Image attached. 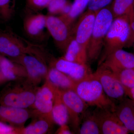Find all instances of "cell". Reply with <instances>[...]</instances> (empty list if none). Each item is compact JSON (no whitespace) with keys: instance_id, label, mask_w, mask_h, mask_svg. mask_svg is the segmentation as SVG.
I'll return each mask as SVG.
<instances>
[{"instance_id":"obj_35","label":"cell","mask_w":134,"mask_h":134,"mask_svg":"<svg viewBox=\"0 0 134 134\" xmlns=\"http://www.w3.org/2000/svg\"></svg>"},{"instance_id":"obj_3","label":"cell","mask_w":134,"mask_h":134,"mask_svg":"<svg viewBox=\"0 0 134 134\" xmlns=\"http://www.w3.org/2000/svg\"><path fill=\"white\" fill-rule=\"evenodd\" d=\"M114 17L110 6L96 13L93 30L87 49L88 61L93 62L100 57L104 41Z\"/></svg>"},{"instance_id":"obj_2","label":"cell","mask_w":134,"mask_h":134,"mask_svg":"<svg viewBox=\"0 0 134 134\" xmlns=\"http://www.w3.org/2000/svg\"><path fill=\"white\" fill-rule=\"evenodd\" d=\"M130 36L128 16L114 18L105 39L98 65L114 51L130 47Z\"/></svg>"},{"instance_id":"obj_25","label":"cell","mask_w":134,"mask_h":134,"mask_svg":"<svg viewBox=\"0 0 134 134\" xmlns=\"http://www.w3.org/2000/svg\"><path fill=\"white\" fill-rule=\"evenodd\" d=\"M81 125L79 134H101L98 122L93 112L86 117Z\"/></svg>"},{"instance_id":"obj_4","label":"cell","mask_w":134,"mask_h":134,"mask_svg":"<svg viewBox=\"0 0 134 134\" xmlns=\"http://www.w3.org/2000/svg\"><path fill=\"white\" fill-rule=\"evenodd\" d=\"M13 32L0 30V54L18 61L24 54L30 53V46Z\"/></svg>"},{"instance_id":"obj_1","label":"cell","mask_w":134,"mask_h":134,"mask_svg":"<svg viewBox=\"0 0 134 134\" xmlns=\"http://www.w3.org/2000/svg\"><path fill=\"white\" fill-rule=\"evenodd\" d=\"M74 91L88 105L115 111V101L107 95L101 84L92 73L77 82Z\"/></svg>"},{"instance_id":"obj_23","label":"cell","mask_w":134,"mask_h":134,"mask_svg":"<svg viewBox=\"0 0 134 134\" xmlns=\"http://www.w3.org/2000/svg\"><path fill=\"white\" fill-rule=\"evenodd\" d=\"M110 8L114 18L128 16L134 10V0H113Z\"/></svg>"},{"instance_id":"obj_16","label":"cell","mask_w":134,"mask_h":134,"mask_svg":"<svg viewBox=\"0 0 134 134\" xmlns=\"http://www.w3.org/2000/svg\"><path fill=\"white\" fill-rule=\"evenodd\" d=\"M36 96V93L29 90L10 92L4 97L3 103L8 106L25 109L33 105Z\"/></svg>"},{"instance_id":"obj_13","label":"cell","mask_w":134,"mask_h":134,"mask_svg":"<svg viewBox=\"0 0 134 134\" xmlns=\"http://www.w3.org/2000/svg\"><path fill=\"white\" fill-rule=\"evenodd\" d=\"M18 62L24 68L29 79L32 81L38 82L48 74V69L45 64L30 54H24Z\"/></svg>"},{"instance_id":"obj_5","label":"cell","mask_w":134,"mask_h":134,"mask_svg":"<svg viewBox=\"0 0 134 134\" xmlns=\"http://www.w3.org/2000/svg\"><path fill=\"white\" fill-rule=\"evenodd\" d=\"M92 75L101 84L104 91L110 98L117 102L126 96L125 87L114 74L102 65H98Z\"/></svg>"},{"instance_id":"obj_29","label":"cell","mask_w":134,"mask_h":134,"mask_svg":"<svg viewBox=\"0 0 134 134\" xmlns=\"http://www.w3.org/2000/svg\"><path fill=\"white\" fill-rule=\"evenodd\" d=\"M113 0H90L88 5L89 11L97 12L104 8L108 7Z\"/></svg>"},{"instance_id":"obj_10","label":"cell","mask_w":134,"mask_h":134,"mask_svg":"<svg viewBox=\"0 0 134 134\" xmlns=\"http://www.w3.org/2000/svg\"><path fill=\"white\" fill-rule=\"evenodd\" d=\"M96 13L87 10L79 18L74 31V37L83 52L87 54Z\"/></svg>"},{"instance_id":"obj_32","label":"cell","mask_w":134,"mask_h":134,"mask_svg":"<svg viewBox=\"0 0 134 134\" xmlns=\"http://www.w3.org/2000/svg\"><path fill=\"white\" fill-rule=\"evenodd\" d=\"M14 128L0 122V134H9L15 133L18 132Z\"/></svg>"},{"instance_id":"obj_31","label":"cell","mask_w":134,"mask_h":134,"mask_svg":"<svg viewBox=\"0 0 134 134\" xmlns=\"http://www.w3.org/2000/svg\"><path fill=\"white\" fill-rule=\"evenodd\" d=\"M130 30V46L134 47V10L128 15Z\"/></svg>"},{"instance_id":"obj_11","label":"cell","mask_w":134,"mask_h":134,"mask_svg":"<svg viewBox=\"0 0 134 134\" xmlns=\"http://www.w3.org/2000/svg\"><path fill=\"white\" fill-rule=\"evenodd\" d=\"M100 65L116 74L134 67V54L122 49H119L108 55Z\"/></svg>"},{"instance_id":"obj_21","label":"cell","mask_w":134,"mask_h":134,"mask_svg":"<svg viewBox=\"0 0 134 134\" xmlns=\"http://www.w3.org/2000/svg\"><path fill=\"white\" fill-rule=\"evenodd\" d=\"M53 119L44 116L32 123L26 127L20 129L19 133L24 134H43L47 132Z\"/></svg>"},{"instance_id":"obj_7","label":"cell","mask_w":134,"mask_h":134,"mask_svg":"<svg viewBox=\"0 0 134 134\" xmlns=\"http://www.w3.org/2000/svg\"><path fill=\"white\" fill-rule=\"evenodd\" d=\"M60 93L62 100L68 109L69 120L72 127L79 132L81 116L85 113L88 105L74 91L60 89Z\"/></svg>"},{"instance_id":"obj_33","label":"cell","mask_w":134,"mask_h":134,"mask_svg":"<svg viewBox=\"0 0 134 134\" xmlns=\"http://www.w3.org/2000/svg\"><path fill=\"white\" fill-rule=\"evenodd\" d=\"M57 133L60 134H71L72 132L70 131L69 128L67 125L60 126V127L58 129Z\"/></svg>"},{"instance_id":"obj_30","label":"cell","mask_w":134,"mask_h":134,"mask_svg":"<svg viewBox=\"0 0 134 134\" xmlns=\"http://www.w3.org/2000/svg\"><path fill=\"white\" fill-rule=\"evenodd\" d=\"M52 0H26L27 7L33 11H38L47 8Z\"/></svg>"},{"instance_id":"obj_15","label":"cell","mask_w":134,"mask_h":134,"mask_svg":"<svg viewBox=\"0 0 134 134\" xmlns=\"http://www.w3.org/2000/svg\"><path fill=\"white\" fill-rule=\"evenodd\" d=\"M120 121L130 133L134 134V103L127 97L118 101L115 111Z\"/></svg>"},{"instance_id":"obj_27","label":"cell","mask_w":134,"mask_h":134,"mask_svg":"<svg viewBox=\"0 0 134 134\" xmlns=\"http://www.w3.org/2000/svg\"><path fill=\"white\" fill-rule=\"evenodd\" d=\"M115 76L125 88L134 86V67L124 70L116 74Z\"/></svg>"},{"instance_id":"obj_14","label":"cell","mask_w":134,"mask_h":134,"mask_svg":"<svg viewBox=\"0 0 134 134\" xmlns=\"http://www.w3.org/2000/svg\"><path fill=\"white\" fill-rule=\"evenodd\" d=\"M24 29L31 38L41 40L44 37L46 29V16L41 14L29 15L24 21Z\"/></svg>"},{"instance_id":"obj_18","label":"cell","mask_w":134,"mask_h":134,"mask_svg":"<svg viewBox=\"0 0 134 134\" xmlns=\"http://www.w3.org/2000/svg\"><path fill=\"white\" fill-rule=\"evenodd\" d=\"M48 81L59 89L63 90H74L76 82L68 76L52 68L48 73Z\"/></svg>"},{"instance_id":"obj_12","label":"cell","mask_w":134,"mask_h":134,"mask_svg":"<svg viewBox=\"0 0 134 134\" xmlns=\"http://www.w3.org/2000/svg\"><path fill=\"white\" fill-rule=\"evenodd\" d=\"M54 67L76 81L86 78L92 73L87 64H79L72 62L63 58L55 60Z\"/></svg>"},{"instance_id":"obj_9","label":"cell","mask_w":134,"mask_h":134,"mask_svg":"<svg viewBox=\"0 0 134 134\" xmlns=\"http://www.w3.org/2000/svg\"><path fill=\"white\" fill-rule=\"evenodd\" d=\"M47 82L36 92L33 105L42 115L53 119L52 110L55 95L59 88L49 81Z\"/></svg>"},{"instance_id":"obj_22","label":"cell","mask_w":134,"mask_h":134,"mask_svg":"<svg viewBox=\"0 0 134 134\" xmlns=\"http://www.w3.org/2000/svg\"><path fill=\"white\" fill-rule=\"evenodd\" d=\"M25 70L23 66H18L7 58L0 55V72L6 79H16L18 72Z\"/></svg>"},{"instance_id":"obj_6","label":"cell","mask_w":134,"mask_h":134,"mask_svg":"<svg viewBox=\"0 0 134 134\" xmlns=\"http://www.w3.org/2000/svg\"><path fill=\"white\" fill-rule=\"evenodd\" d=\"M46 29L57 46L65 51L73 37L71 25L61 17L48 15L46 16Z\"/></svg>"},{"instance_id":"obj_8","label":"cell","mask_w":134,"mask_h":134,"mask_svg":"<svg viewBox=\"0 0 134 134\" xmlns=\"http://www.w3.org/2000/svg\"><path fill=\"white\" fill-rule=\"evenodd\" d=\"M92 112L98 122L101 134L130 133L115 111L96 108Z\"/></svg>"},{"instance_id":"obj_19","label":"cell","mask_w":134,"mask_h":134,"mask_svg":"<svg viewBox=\"0 0 134 134\" xmlns=\"http://www.w3.org/2000/svg\"><path fill=\"white\" fill-rule=\"evenodd\" d=\"M65 59L79 64H87V54L83 52L73 36L65 50L63 57Z\"/></svg>"},{"instance_id":"obj_34","label":"cell","mask_w":134,"mask_h":134,"mask_svg":"<svg viewBox=\"0 0 134 134\" xmlns=\"http://www.w3.org/2000/svg\"><path fill=\"white\" fill-rule=\"evenodd\" d=\"M125 88L126 96L133 100L134 103V86L131 88Z\"/></svg>"},{"instance_id":"obj_20","label":"cell","mask_w":134,"mask_h":134,"mask_svg":"<svg viewBox=\"0 0 134 134\" xmlns=\"http://www.w3.org/2000/svg\"><path fill=\"white\" fill-rule=\"evenodd\" d=\"M52 114L53 121L59 126L67 125L69 121L68 111L62 100L59 89L55 95Z\"/></svg>"},{"instance_id":"obj_17","label":"cell","mask_w":134,"mask_h":134,"mask_svg":"<svg viewBox=\"0 0 134 134\" xmlns=\"http://www.w3.org/2000/svg\"><path fill=\"white\" fill-rule=\"evenodd\" d=\"M30 116L29 111L25 108L6 105L0 107V117L15 125H23L29 119Z\"/></svg>"},{"instance_id":"obj_24","label":"cell","mask_w":134,"mask_h":134,"mask_svg":"<svg viewBox=\"0 0 134 134\" xmlns=\"http://www.w3.org/2000/svg\"><path fill=\"white\" fill-rule=\"evenodd\" d=\"M90 1V0H74L71 4V8L68 14L60 16L72 26L75 20L88 7Z\"/></svg>"},{"instance_id":"obj_26","label":"cell","mask_w":134,"mask_h":134,"mask_svg":"<svg viewBox=\"0 0 134 134\" xmlns=\"http://www.w3.org/2000/svg\"><path fill=\"white\" fill-rule=\"evenodd\" d=\"M15 0H0V20L9 21L14 14Z\"/></svg>"},{"instance_id":"obj_28","label":"cell","mask_w":134,"mask_h":134,"mask_svg":"<svg viewBox=\"0 0 134 134\" xmlns=\"http://www.w3.org/2000/svg\"><path fill=\"white\" fill-rule=\"evenodd\" d=\"M68 3L67 0H52L47 7L49 15H60Z\"/></svg>"}]
</instances>
